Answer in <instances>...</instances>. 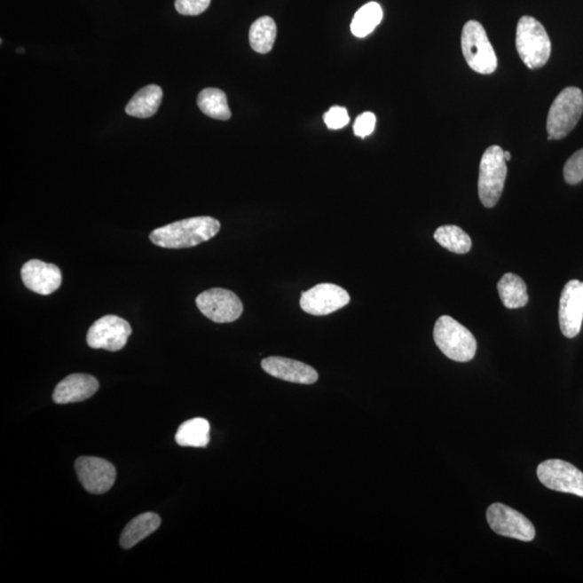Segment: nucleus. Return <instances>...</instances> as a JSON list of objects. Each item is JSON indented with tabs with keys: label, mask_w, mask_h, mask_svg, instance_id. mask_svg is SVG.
Segmentation results:
<instances>
[{
	"label": "nucleus",
	"mask_w": 583,
	"mask_h": 583,
	"mask_svg": "<svg viewBox=\"0 0 583 583\" xmlns=\"http://www.w3.org/2000/svg\"><path fill=\"white\" fill-rule=\"evenodd\" d=\"M221 229V223L211 217H198L174 222L154 229L151 241L164 248H186L210 240Z\"/></svg>",
	"instance_id": "1"
},
{
	"label": "nucleus",
	"mask_w": 583,
	"mask_h": 583,
	"mask_svg": "<svg viewBox=\"0 0 583 583\" xmlns=\"http://www.w3.org/2000/svg\"><path fill=\"white\" fill-rule=\"evenodd\" d=\"M516 50L531 69L545 67L551 56V41L543 25L532 17H522L516 28Z\"/></svg>",
	"instance_id": "2"
},
{
	"label": "nucleus",
	"mask_w": 583,
	"mask_h": 583,
	"mask_svg": "<svg viewBox=\"0 0 583 583\" xmlns=\"http://www.w3.org/2000/svg\"><path fill=\"white\" fill-rule=\"evenodd\" d=\"M436 345L453 361L469 362L476 356L477 341L466 327L450 316L437 319L433 328Z\"/></svg>",
	"instance_id": "3"
},
{
	"label": "nucleus",
	"mask_w": 583,
	"mask_h": 583,
	"mask_svg": "<svg viewBox=\"0 0 583 583\" xmlns=\"http://www.w3.org/2000/svg\"><path fill=\"white\" fill-rule=\"evenodd\" d=\"M583 114V93L568 87L552 103L547 119L548 139H562L577 126Z\"/></svg>",
	"instance_id": "4"
},
{
	"label": "nucleus",
	"mask_w": 583,
	"mask_h": 583,
	"mask_svg": "<svg viewBox=\"0 0 583 583\" xmlns=\"http://www.w3.org/2000/svg\"><path fill=\"white\" fill-rule=\"evenodd\" d=\"M503 149L494 146L483 154L478 176V197L486 208H494L501 197L508 173Z\"/></svg>",
	"instance_id": "5"
},
{
	"label": "nucleus",
	"mask_w": 583,
	"mask_h": 583,
	"mask_svg": "<svg viewBox=\"0 0 583 583\" xmlns=\"http://www.w3.org/2000/svg\"><path fill=\"white\" fill-rule=\"evenodd\" d=\"M461 49L468 65L473 71L490 75L496 71L498 61L486 31L481 23L469 21L463 27Z\"/></svg>",
	"instance_id": "6"
},
{
	"label": "nucleus",
	"mask_w": 583,
	"mask_h": 583,
	"mask_svg": "<svg viewBox=\"0 0 583 583\" xmlns=\"http://www.w3.org/2000/svg\"><path fill=\"white\" fill-rule=\"evenodd\" d=\"M537 477L552 491L583 498V473L570 462L561 460L543 461L537 468Z\"/></svg>",
	"instance_id": "7"
},
{
	"label": "nucleus",
	"mask_w": 583,
	"mask_h": 583,
	"mask_svg": "<svg viewBox=\"0 0 583 583\" xmlns=\"http://www.w3.org/2000/svg\"><path fill=\"white\" fill-rule=\"evenodd\" d=\"M488 524L496 534L532 541L536 536L535 526L522 513L502 503H492L486 512Z\"/></svg>",
	"instance_id": "8"
},
{
	"label": "nucleus",
	"mask_w": 583,
	"mask_h": 583,
	"mask_svg": "<svg viewBox=\"0 0 583 583\" xmlns=\"http://www.w3.org/2000/svg\"><path fill=\"white\" fill-rule=\"evenodd\" d=\"M196 303L204 316L217 323L236 321L243 312L240 298L225 288H216L199 294Z\"/></svg>",
	"instance_id": "9"
},
{
	"label": "nucleus",
	"mask_w": 583,
	"mask_h": 583,
	"mask_svg": "<svg viewBox=\"0 0 583 583\" xmlns=\"http://www.w3.org/2000/svg\"><path fill=\"white\" fill-rule=\"evenodd\" d=\"M132 328L124 319L108 315L99 318L90 327L87 334L89 347L119 351L127 345Z\"/></svg>",
	"instance_id": "10"
},
{
	"label": "nucleus",
	"mask_w": 583,
	"mask_h": 583,
	"mask_svg": "<svg viewBox=\"0 0 583 583\" xmlns=\"http://www.w3.org/2000/svg\"><path fill=\"white\" fill-rule=\"evenodd\" d=\"M301 307L312 316H327L351 303V296L343 288L332 283H321L301 296Z\"/></svg>",
	"instance_id": "11"
},
{
	"label": "nucleus",
	"mask_w": 583,
	"mask_h": 583,
	"mask_svg": "<svg viewBox=\"0 0 583 583\" xmlns=\"http://www.w3.org/2000/svg\"><path fill=\"white\" fill-rule=\"evenodd\" d=\"M79 481L91 494H104L116 481V468L113 463L98 457H79L75 462Z\"/></svg>",
	"instance_id": "12"
},
{
	"label": "nucleus",
	"mask_w": 583,
	"mask_h": 583,
	"mask_svg": "<svg viewBox=\"0 0 583 583\" xmlns=\"http://www.w3.org/2000/svg\"><path fill=\"white\" fill-rule=\"evenodd\" d=\"M560 327L567 338H574L581 331L583 321V282L571 280L563 288L559 309Z\"/></svg>",
	"instance_id": "13"
},
{
	"label": "nucleus",
	"mask_w": 583,
	"mask_h": 583,
	"mask_svg": "<svg viewBox=\"0 0 583 583\" xmlns=\"http://www.w3.org/2000/svg\"><path fill=\"white\" fill-rule=\"evenodd\" d=\"M24 286L29 291L50 295L56 292L62 283V273L53 264L44 263L39 259H31L21 269Z\"/></svg>",
	"instance_id": "14"
},
{
	"label": "nucleus",
	"mask_w": 583,
	"mask_h": 583,
	"mask_svg": "<svg viewBox=\"0 0 583 583\" xmlns=\"http://www.w3.org/2000/svg\"><path fill=\"white\" fill-rule=\"evenodd\" d=\"M263 370L279 380L312 385L319 375L315 368L301 361L283 357H269L262 361Z\"/></svg>",
	"instance_id": "15"
},
{
	"label": "nucleus",
	"mask_w": 583,
	"mask_h": 583,
	"mask_svg": "<svg viewBox=\"0 0 583 583\" xmlns=\"http://www.w3.org/2000/svg\"><path fill=\"white\" fill-rule=\"evenodd\" d=\"M98 387L96 377L88 374H72L58 383L54 389L53 401L57 405L83 402L96 395Z\"/></svg>",
	"instance_id": "16"
},
{
	"label": "nucleus",
	"mask_w": 583,
	"mask_h": 583,
	"mask_svg": "<svg viewBox=\"0 0 583 583\" xmlns=\"http://www.w3.org/2000/svg\"><path fill=\"white\" fill-rule=\"evenodd\" d=\"M162 524V518L156 513L146 512L134 517L124 527L121 537V546L123 549H131L139 541L146 540Z\"/></svg>",
	"instance_id": "17"
},
{
	"label": "nucleus",
	"mask_w": 583,
	"mask_h": 583,
	"mask_svg": "<svg viewBox=\"0 0 583 583\" xmlns=\"http://www.w3.org/2000/svg\"><path fill=\"white\" fill-rule=\"evenodd\" d=\"M162 96L161 87L157 84H149V86L139 90L136 96L130 99L126 106V113L130 116L137 118L153 117L161 106Z\"/></svg>",
	"instance_id": "18"
},
{
	"label": "nucleus",
	"mask_w": 583,
	"mask_h": 583,
	"mask_svg": "<svg viewBox=\"0 0 583 583\" xmlns=\"http://www.w3.org/2000/svg\"><path fill=\"white\" fill-rule=\"evenodd\" d=\"M498 293L508 309L525 307L528 303L526 283L515 273H506L498 282Z\"/></svg>",
	"instance_id": "19"
},
{
	"label": "nucleus",
	"mask_w": 583,
	"mask_h": 583,
	"mask_svg": "<svg viewBox=\"0 0 583 583\" xmlns=\"http://www.w3.org/2000/svg\"><path fill=\"white\" fill-rule=\"evenodd\" d=\"M176 441L181 446L206 447L210 442V423L204 418L183 422L177 429Z\"/></svg>",
	"instance_id": "20"
},
{
	"label": "nucleus",
	"mask_w": 583,
	"mask_h": 583,
	"mask_svg": "<svg viewBox=\"0 0 583 583\" xmlns=\"http://www.w3.org/2000/svg\"><path fill=\"white\" fill-rule=\"evenodd\" d=\"M197 104L207 116L217 121H228L232 117L225 92L216 88H207L199 93Z\"/></svg>",
	"instance_id": "21"
},
{
	"label": "nucleus",
	"mask_w": 583,
	"mask_h": 583,
	"mask_svg": "<svg viewBox=\"0 0 583 583\" xmlns=\"http://www.w3.org/2000/svg\"><path fill=\"white\" fill-rule=\"evenodd\" d=\"M250 44L254 51L265 54L271 51L277 37V25L271 17H262L252 24Z\"/></svg>",
	"instance_id": "22"
},
{
	"label": "nucleus",
	"mask_w": 583,
	"mask_h": 583,
	"mask_svg": "<svg viewBox=\"0 0 583 583\" xmlns=\"http://www.w3.org/2000/svg\"><path fill=\"white\" fill-rule=\"evenodd\" d=\"M382 20V9L377 3H368L358 10L351 25V32L358 38L370 35Z\"/></svg>",
	"instance_id": "23"
},
{
	"label": "nucleus",
	"mask_w": 583,
	"mask_h": 583,
	"mask_svg": "<svg viewBox=\"0 0 583 583\" xmlns=\"http://www.w3.org/2000/svg\"><path fill=\"white\" fill-rule=\"evenodd\" d=\"M433 237L443 248L453 253L466 254L471 250V238L461 227L455 225L438 227Z\"/></svg>",
	"instance_id": "24"
},
{
	"label": "nucleus",
	"mask_w": 583,
	"mask_h": 583,
	"mask_svg": "<svg viewBox=\"0 0 583 583\" xmlns=\"http://www.w3.org/2000/svg\"><path fill=\"white\" fill-rule=\"evenodd\" d=\"M564 178L570 185L583 181V148L568 159L564 166Z\"/></svg>",
	"instance_id": "25"
},
{
	"label": "nucleus",
	"mask_w": 583,
	"mask_h": 583,
	"mask_svg": "<svg viewBox=\"0 0 583 583\" xmlns=\"http://www.w3.org/2000/svg\"><path fill=\"white\" fill-rule=\"evenodd\" d=\"M211 0H176V9L183 16H199L210 6Z\"/></svg>",
	"instance_id": "26"
},
{
	"label": "nucleus",
	"mask_w": 583,
	"mask_h": 583,
	"mask_svg": "<svg viewBox=\"0 0 583 583\" xmlns=\"http://www.w3.org/2000/svg\"><path fill=\"white\" fill-rule=\"evenodd\" d=\"M324 122H326L328 129L340 130L346 127L351 121L347 109L341 106H333L330 111L324 114Z\"/></svg>",
	"instance_id": "27"
},
{
	"label": "nucleus",
	"mask_w": 583,
	"mask_h": 583,
	"mask_svg": "<svg viewBox=\"0 0 583 583\" xmlns=\"http://www.w3.org/2000/svg\"><path fill=\"white\" fill-rule=\"evenodd\" d=\"M376 126V116L373 113L366 112L363 113L357 118L355 126H353V131L357 137L365 138L367 136H370L375 129Z\"/></svg>",
	"instance_id": "28"
},
{
	"label": "nucleus",
	"mask_w": 583,
	"mask_h": 583,
	"mask_svg": "<svg viewBox=\"0 0 583 583\" xmlns=\"http://www.w3.org/2000/svg\"><path fill=\"white\" fill-rule=\"evenodd\" d=\"M503 156H505L506 162L511 161V154L509 152L503 153Z\"/></svg>",
	"instance_id": "29"
}]
</instances>
